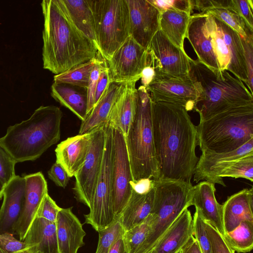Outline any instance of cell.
Returning a JSON list of instances; mask_svg holds the SVG:
<instances>
[{
	"instance_id": "obj_19",
	"label": "cell",
	"mask_w": 253,
	"mask_h": 253,
	"mask_svg": "<svg viewBox=\"0 0 253 253\" xmlns=\"http://www.w3.org/2000/svg\"><path fill=\"white\" fill-rule=\"evenodd\" d=\"M72 209L61 208L57 214L55 224L59 253H78L84 244L85 232Z\"/></svg>"
},
{
	"instance_id": "obj_10",
	"label": "cell",
	"mask_w": 253,
	"mask_h": 253,
	"mask_svg": "<svg viewBox=\"0 0 253 253\" xmlns=\"http://www.w3.org/2000/svg\"><path fill=\"white\" fill-rule=\"evenodd\" d=\"M113 155V127L105 124V141L100 172L89 212L84 215L85 223L97 232L105 229L115 220L112 206V165Z\"/></svg>"
},
{
	"instance_id": "obj_42",
	"label": "cell",
	"mask_w": 253,
	"mask_h": 253,
	"mask_svg": "<svg viewBox=\"0 0 253 253\" xmlns=\"http://www.w3.org/2000/svg\"><path fill=\"white\" fill-rule=\"evenodd\" d=\"M241 37L246 62L248 74L247 86L252 94L253 90V35L246 38Z\"/></svg>"
},
{
	"instance_id": "obj_46",
	"label": "cell",
	"mask_w": 253,
	"mask_h": 253,
	"mask_svg": "<svg viewBox=\"0 0 253 253\" xmlns=\"http://www.w3.org/2000/svg\"><path fill=\"white\" fill-rule=\"evenodd\" d=\"M232 9L253 29V0H232Z\"/></svg>"
},
{
	"instance_id": "obj_16",
	"label": "cell",
	"mask_w": 253,
	"mask_h": 253,
	"mask_svg": "<svg viewBox=\"0 0 253 253\" xmlns=\"http://www.w3.org/2000/svg\"><path fill=\"white\" fill-rule=\"evenodd\" d=\"M129 17V36L147 49L160 29V12L148 0H126Z\"/></svg>"
},
{
	"instance_id": "obj_11",
	"label": "cell",
	"mask_w": 253,
	"mask_h": 253,
	"mask_svg": "<svg viewBox=\"0 0 253 253\" xmlns=\"http://www.w3.org/2000/svg\"><path fill=\"white\" fill-rule=\"evenodd\" d=\"M105 124L91 131V141L85 161L74 176L75 182L73 190L75 197L78 202L89 208L102 165L105 141Z\"/></svg>"
},
{
	"instance_id": "obj_27",
	"label": "cell",
	"mask_w": 253,
	"mask_h": 253,
	"mask_svg": "<svg viewBox=\"0 0 253 253\" xmlns=\"http://www.w3.org/2000/svg\"><path fill=\"white\" fill-rule=\"evenodd\" d=\"M52 97L69 109L82 121L87 116L86 88L68 84L53 82L51 87Z\"/></svg>"
},
{
	"instance_id": "obj_32",
	"label": "cell",
	"mask_w": 253,
	"mask_h": 253,
	"mask_svg": "<svg viewBox=\"0 0 253 253\" xmlns=\"http://www.w3.org/2000/svg\"><path fill=\"white\" fill-rule=\"evenodd\" d=\"M230 248L239 253L251 252L253 248V222H241L232 230L222 235Z\"/></svg>"
},
{
	"instance_id": "obj_37",
	"label": "cell",
	"mask_w": 253,
	"mask_h": 253,
	"mask_svg": "<svg viewBox=\"0 0 253 253\" xmlns=\"http://www.w3.org/2000/svg\"><path fill=\"white\" fill-rule=\"evenodd\" d=\"M98 232L99 239L95 253H108L111 246L124 230L117 219L108 227Z\"/></svg>"
},
{
	"instance_id": "obj_18",
	"label": "cell",
	"mask_w": 253,
	"mask_h": 253,
	"mask_svg": "<svg viewBox=\"0 0 253 253\" xmlns=\"http://www.w3.org/2000/svg\"><path fill=\"white\" fill-rule=\"evenodd\" d=\"M25 191L24 176L16 175L4 187L0 208V234H15L23 210Z\"/></svg>"
},
{
	"instance_id": "obj_47",
	"label": "cell",
	"mask_w": 253,
	"mask_h": 253,
	"mask_svg": "<svg viewBox=\"0 0 253 253\" xmlns=\"http://www.w3.org/2000/svg\"><path fill=\"white\" fill-rule=\"evenodd\" d=\"M48 177L58 186L65 188L70 177L63 166L55 162L47 171Z\"/></svg>"
},
{
	"instance_id": "obj_14",
	"label": "cell",
	"mask_w": 253,
	"mask_h": 253,
	"mask_svg": "<svg viewBox=\"0 0 253 253\" xmlns=\"http://www.w3.org/2000/svg\"><path fill=\"white\" fill-rule=\"evenodd\" d=\"M148 50L129 36L108 61L109 83H125L141 78Z\"/></svg>"
},
{
	"instance_id": "obj_31",
	"label": "cell",
	"mask_w": 253,
	"mask_h": 253,
	"mask_svg": "<svg viewBox=\"0 0 253 253\" xmlns=\"http://www.w3.org/2000/svg\"><path fill=\"white\" fill-rule=\"evenodd\" d=\"M62 0L75 25L97 47L93 17L88 0Z\"/></svg>"
},
{
	"instance_id": "obj_29",
	"label": "cell",
	"mask_w": 253,
	"mask_h": 253,
	"mask_svg": "<svg viewBox=\"0 0 253 253\" xmlns=\"http://www.w3.org/2000/svg\"><path fill=\"white\" fill-rule=\"evenodd\" d=\"M201 152L193 174L194 181L196 183L201 181L204 174L214 166L253 153V138L238 149L230 152L216 153L206 150Z\"/></svg>"
},
{
	"instance_id": "obj_40",
	"label": "cell",
	"mask_w": 253,
	"mask_h": 253,
	"mask_svg": "<svg viewBox=\"0 0 253 253\" xmlns=\"http://www.w3.org/2000/svg\"><path fill=\"white\" fill-rule=\"evenodd\" d=\"M206 230L210 239L212 253H235L228 245L222 235L204 220Z\"/></svg>"
},
{
	"instance_id": "obj_1",
	"label": "cell",
	"mask_w": 253,
	"mask_h": 253,
	"mask_svg": "<svg viewBox=\"0 0 253 253\" xmlns=\"http://www.w3.org/2000/svg\"><path fill=\"white\" fill-rule=\"evenodd\" d=\"M155 148L161 178L191 182L199 158L196 126L176 104L152 101Z\"/></svg>"
},
{
	"instance_id": "obj_45",
	"label": "cell",
	"mask_w": 253,
	"mask_h": 253,
	"mask_svg": "<svg viewBox=\"0 0 253 253\" xmlns=\"http://www.w3.org/2000/svg\"><path fill=\"white\" fill-rule=\"evenodd\" d=\"M192 10L196 9L200 14L214 8H232V0H190Z\"/></svg>"
},
{
	"instance_id": "obj_55",
	"label": "cell",
	"mask_w": 253,
	"mask_h": 253,
	"mask_svg": "<svg viewBox=\"0 0 253 253\" xmlns=\"http://www.w3.org/2000/svg\"><path fill=\"white\" fill-rule=\"evenodd\" d=\"M152 253V251H150L148 252V253Z\"/></svg>"
},
{
	"instance_id": "obj_7",
	"label": "cell",
	"mask_w": 253,
	"mask_h": 253,
	"mask_svg": "<svg viewBox=\"0 0 253 253\" xmlns=\"http://www.w3.org/2000/svg\"><path fill=\"white\" fill-rule=\"evenodd\" d=\"M136 112L125 136L133 181L158 179L160 173L155 148L152 101L146 88L137 89Z\"/></svg>"
},
{
	"instance_id": "obj_8",
	"label": "cell",
	"mask_w": 253,
	"mask_h": 253,
	"mask_svg": "<svg viewBox=\"0 0 253 253\" xmlns=\"http://www.w3.org/2000/svg\"><path fill=\"white\" fill-rule=\"evenodd\" d=\"M154 190L151 212L154 223L148 237L136 253L150 251L181 212L192 206L191 182L160 178L154 179Z\"/></svg>"
},
{
	"instance_id": "obj_41",
	"label": "cell",
	"mask_w": 253,
	"mask_h": 253,
	"mask_svg": "<svg viewBox=\"0 0 253 253\" xmlns=\"http://www.w3.org/2000/svg\"><path fill=\"white\" fill-rule=\"evenodd\" d=\"M161 12L167 10L184 11L191 15L192 12L190 0H148Z\"/></svg>"
},
{
	"instance_id": "obj_48",
	"label": "cell",
	"mask_w": 253,
	"mask_h": 253,
	"mask_svg": "<svg viewBox=\"0 0 253 253\" xmlns=\"http://www.w3.org/2000/svg\"><path fill=\"white\" fill-rule=\"evenodd\" d=\"M109 84L108 69L107 65L104 63L101 66L99 77L97 83L95 94V104L102 96Z\"/></svg>"
},
{
	"instance_id": "obj_5",
	"label": "cell",
	"mask_w": 253,
	"mask_h": 253,
	"mask_svg": "<svg viewBox=\"0 0 253 253\" xmlns=\"http://www.w3.org/2000/svg\"><path fill=\"white\" fill-rule=\"evenodd\" d=\"M62 117L59 107L42 106L28 120L9 126L0 144L16 163L36 160L60 140Z\"/></svg>"
},
{
	"instance_id": "obj_25",
	"label": "cell",
	"mask_w": 253,
	"mask_h": 253,
	"mask_svg": "<svg viewBox=\"0 0 253 253\" xmlns=\"http://www.w3.org/2000/svg\"><path fill=\"white\" fill-rule=\"evenodd\" d=\"M24 241L29 253H59L55 223L36 216Z\"/></svg>"
},
{
	"instance_id": "obj_22",
	"label": "cell",
	"mask_w": 253,
	"mask_h": 253,
	"mask_svg": "<svg viewBox=\"0 0 253 253\" xmlns=\"http://www.w3.org/2000/svg\"><path fill=\"white\" fill-rule=\"evenodd\" d=\"M214 185L207 181H202L193 186L192 204L199 211L203 218L223 235L224 230L222 205L216 200Z\"/></svg>"
},
{
	"instance_id": "obj_36",
	"label": "cell",
	"mask_w": 253,
	"mask_h": 253,
	"mask_svg": "<svg viewBox=\"0 0 253 253\" xmlns=\"http://www.w3.org/2000/svg\"><path fill=\"white\" fill-rule=\"evenodd\" d=\"M223 180V177L243 178L253 181V153L232 161L218 175Z\"/></svg>"
},
{
	"instance_id": "obj_28",
	"label": "cell",
	"mask_w": 253,
	"mask_h": 253,
	"mask_svg": "<svg viewBox=\"0 0 253 253\" xmlns=\"http://www.w3.org/2000/svg\"><path fill=\"white\" fill-rule=\"evenodd\" d=\"M154 187L149 192L140 194L132 190L131 196L117 219L124 231L142 222L151 213L154 198Z\"/></svg>"
},
{
	"instance_id": "obj_12",
	"label": "cell",
	"mask_w": 253,
	"mask_h": 253,
	"mask_svg": "<svg viewBox=\"0 0 253 253\" xmlns=\"http://www.w3.org/2000/svg\"><path fill=\"white\" fill-rule=\"evenodd\" d=\"M113 133L112 206L117 220L131 196L130 182L133 179L125 135L120 130L113 127Z\"/></svg>"
},
{
	"instance_id": "obj_13",
	"label": "cell",
	"mask_w": 253,
	"mask_h": 253,
	"mask_svg": "<svg viewBox=\"0 0 253 253\" xmlns=\"http://www.w3.org/2000/svg\"><path fill=\"white\" fill-rule=\"evenodd\" d=\"M152 102H163L194 110L199 93L189 75L176 77L155 71L154 78L146 87Z\"/></svg>"
},
{
	"instance_id": "obj_43",
	"label": "cell",
	"mask_w": 253,
	"mask_h": 253,
	"mask_svg": "<svg viewBox=\"0 0 253 253\" xmlns=\"http://www.w3.org/2000/svg\"><path fill=\"white\" fill-rule=\"evenodd\" d=\"M61 209L48 193L44 197L36 216L56 223L57 214Z\"/></svg>"
},
{
	"instance_id": "obj_9",
	"label": "cell",
	"mask_w": 253,
	"mask_h": 253,
	"mask_svg": "<svg viewBox=\"0 0 253 253\" xmlns=\"http://www.w3.org/2000/svg\"><path fill=\"white\" fill-rule=\"evenodd\" d=\"M94 19L98 52L107 61L129 36L126 0H87Z\"/></svg>"
},
{
	"instance_id": "obj_54",
	"label": "cell",
	"mask_w": 253,
	"mask_h": 253,
	"mask_svg": "<svg viewBox=\"0 0 253 253\" xmlns=\"http://www.w3.org/2000/svg\"><path fill=\"white\" fill-rule=\"evenodd\" d=\"M176 253H182V250H180V251H179L178 252H177Z\"/></svg>"
},
{
	"instance_id": "obj_30",
	"label": "cell",
	"mask_w": 253,
	"mask_h": 253,
	"mask_svg": "<svg viewBox=\"0 0 253 253\" xmlns=\"http://www.w3.org/2000/svg\"><path fill=\"white\" fill-rule=\"evenodd\" d=\"M191 15L175 10H167L160 14V29L176 46L183 51Z\"/></svg>"
},
{
	"instance_id": "obj_38",
	"label": "cell",
	"mask_w": 253,
	"mask_h": 253,
	"mask_svg": "<svg viewBox=\"0 0 253 253\" xmlns=\"http://www.w3.org/2000/svg\"><path fill=\"white\" fill-rule=\"evenodd\" d=\"M193 235L197 241L202 253H212L211 245L206 230L204 219L196 210L193 218Z\"/></svg>"
},
{
	"instance_id": "obj_35",
	"label": "cell",
	"mask_w": 253,
	"mask_h": 253,
	"mask_svg": "<svg viewBox=\"0 0 253 253\" xmlns=\"http://www.w3.org/2000/svg\"><path fill=\"white\" fill-rule=\"evenodd\" d=\"M204 14L213 16L225 23L243 38L253 35V29L231 8H214L208 10Z\"/></svg>"
},
{
	"instance_id": "obj_50",
	"label": "cell",
	"mask_w": 253,
	"mask_h": 253,
	"mask_svg": "<svg viewBox=\"0 0 253 253\" xmlns=\"http://www.w3.org/2000/svg\"><path fill=\"white\" fill-rule=\"evenodd\" d=\"M132 190L140 194H146L154 187V179L142 178L136 181L130 182Z\"/></svg>"
},
{
	"instance_id": "obj_23",
	"label": "cell",
	"mask_w": 253,
	"mask_h": 253,
	"mask_svg": "<svg viewBox=\"0 0 253 253\" xmlns=\"http://www.w3.org/2000/svg\"><path fill=\"white\" fill-rule=\"evenodd\" d=\"M193 236V217L184 210L151 250L153 253H176Z\"/></svg>"
},
{
	"instance_id": "obj_44",
	"label": "cell",
	"mask_w": 253,
	"mask_h": 253,
	"mask_svg": "<svg viewBox=\"0 0 253 253\" xmlns=\"http://www.w3.org/2000/svg\"><path fill=\"white\" fill-rule=\"evenodd\" d=\"M104 62L102 60L96 64L92 69L87 87V116L90 112L95 105V94L97 83L100 73L102 65Z\"/></svg>"
},
{
	"instance_id": "obj_4",
	"label": "cell",
	"mask_w": 253,
	"mask_h": 253,
	"mask_svg": "<svg viewBox=\"0 0 253 253\" xmlns=\"http://www.w3.org/2000/svg\"><path fill=\"white\" fill-rule=\"evenodd\" d=\"M188 75L198 91L194 111L200 120L253 103V94L243 82L227 70H213L190 58Z\"/></svg>"
},
{
	"instance_id": "obj_24",
	"label": "cell",
	"mask_w": 253,
	"mask_h": 253,
	"mask_svg": "<svg viewBox=\"0 0 253 253\" xmlns=\"http://www.w3.org/2000/svg\"><path fill=\"white\" fill-rule=\"evenodd\" d=\"M253 189H244L229 196L222 205L224 233L235 228L243 221L253 222Z\"/></svg>"
},
{
	"instance_id": "obj_3",
	"label": "cell",
	"mask_w": 253,
	"mask_h": 253,
	"mask_svg": "<svg viewBox=\"0 0 253 253\" xmlns=\"http://www.w3.org/2000/svg\"><path fill=\"white\" fill-rule=\"evenodd\" d=\"M185 38L198 60L216 70H227L246 85L248 74L239 34L209 14L191 15Z\"/></svg>"
},
{
	"instance_id": "obj_6",
	"label": "cell",
	"mask_w": 253,
	"mask_h": 253,
	"mask_svg": "<svg viewBox=\"0 0 253 253\" xmlns=\"http://www.w3.org/2000/svg\"><path fill=\"white\" fill-rule=\"evenodd\" d=\"M196 127L201 151L235 150L253 138V103L200 120Z\"/></svg>"
},
{
	"instance_id": "obj_39",
	"label": "cell",
	"mask_w": 253,
	"mask_h": 253,
	"mask_svg": "<svg viewBox=\"0 0 253 253\" xmlns=\"http://www.w3.org/2000/svg\"><path fill=\"white\" fill-rule=\"evenodd\" d=\"M16 164L11 156L0 144V181L4 187L16 176Z\"/></svg>"
},
{
	"instance_id": "obj_20",
	"label": "cell",
	"mask_w": 253,
	"mask_h": 253,
	"mask_svg": "<svg viewBox=\"0 0 253 253\" xmlns=\"http://www.w3.org/2000/svg\"><path fill=\"white\" fill-rule=\"evenodd\" d=\"M136 81L123 83L110 112L107 123L126 135L136 112L137 89Z\"/></svg>"
},
{
	"instance_id": "obj_52",
	"label": "cell",
	"mask_w": 253,
	"mask_h": 253,
	"mask_svg": "<svg viewBox=\"0 0 253 253\" xmlns=\"http://www.w3.org/2000/svg\"><path fill=\"white\" fill-rule=\"evenodd\" d=\"M108 253H127L123 239V234L113 244Z\"/></svg>"
},
{
	"instance_id": "obj_15",
	"label": "cell",
	"mask_w": 253,
	"mask_h": 253,
	"mask_svg": "<svg viewBox=\"0 0 253 253\" xmlns=\"http://www.w3.org/2000/svg\"><path fill=\"white\" fill-rule=\"evenodd\" d=\"M147 50L155 62V71L176 77L188 75L190 59L185 51L174 45L159 29Z\"/></svg>"
},
{
	"instance_id": "obj_53",
	"label": "cell",
	"mask_w": 253,
	"mask_h": 253,
	"mask_svg": "<svg viewBox=\"0 0 253 253\" xmlns=\"http://www.w3.org/2000/svg\"><path fill=\"white\" fill-rule=\"evenodd\" d=\"M4 187V186L2 185L1 181H0V200L2 199V197L3 196V191Z\"/></svg>"
},
{
	"instance_id": "obj_49",
	"label": "cell",
	"mask_w": 253,
	"mask_h": 253,
	"mask_svg": "<svg viewBox=\"0 0 253 253\" xmlns=\"http://www.w3.org/2000/svg\"><path fill=\"white\" fill-rule=\"evenodd\" d=\"M155 75L154 60L152 55L148 50L147 63L141 75L140 79L142 85L146 88L153 80Z\"/></svg>"
},
{
	"instance_id": "obj_51",
	"label": "cell",
	"mask_w": 253,
	"mask_h": 253,
	"mask_svg": "<svg viewBox=\"0 0 253 253\" xmlns=\"http://www.w3.org/2000/svg\"><path fill=\"white\" fill-rule=\"evenodd\" d=\"M181 250L182 253H202L199 244L193 235L184 245Z\"/></svg>"
},
{
	"instance_id": "obj_21",
	"label": "cell",
	"mask_w": 253,
	"mask_h": 253,
	"mask_svg": "<svg viewBox=\"0 0 253 253\" xmlns=\"http://www.w3.org/2000/svg\"><path fill=\"white\" fill-rule=\"evenodd\" d=\"M91 131L68 137L59 143L55 150L56 162L74 176L83 166L90 145Z\"/></svg>"
},
{
	"instance_id": "obj_33",
	"label": "cell",
	"mask_w": 253,
	"mask_h": 253,
	"mask_svg": "<svg viewBox=\"0 0 253 253\" xmlns=\"http://www.w3.org/2000/svg\"><path fill=\"white\" fill-rule=\"evenodd\" d=\"M97 55L90 61L55 75L54 82L68 84L87 88L92 69L96 64L102 61L97 57Z\"/></svg>"
},
{
	"instance_id": "obj_26",
	"label": "cell",
	"mask_w": 253,
	"mask_h": 253,
	"mask_svg": "<svg viewBox=\"0 0 253 253\" xmlns=\"http://www.w3.org/2000/svg\"><path fill=\"white\" fill-rule=\"evenodd\" d=\"M123 84L109 83L102 96L85 120L82 121L79 134L89 133L107 123L110 112Z\"/></svg>"
},
{
	"instance_id": "obj_17",
	"label": "cell",
	"mask_w": 253,
	"mask_h": 253,
	"mask_svg": "<svg viewBox=\"0 0 253 253\" xmlns=\"http://www.w3.org/2000/svg\"><path fill=\"white\" fill-rule=\"evenodd\" d=\"M25 191L22 213L15 229L20 241H23L45 196L48 194L46 181L41 172L24 176Z\"/></svg>"
},
{
	"instance_id": "obj_34",
	"label": "cell",
	"mask_w": 253,
	"mask_h": 253,
	"mask_svg": "<svg viewBox=\"0 0 253 253\" xmlns=\"http://www.w3.org/2000/svg\"><path fill=\"white\" fill-rule=\"evenodd\" d=\"M154 217L150 213L142 222L124 231L123 239L127 253H136L148 237Z\"/></svg>"
},
{
	"instance_id": "obj_2",
	"label": "cell",
	"mask_w": 253,
	"mask_h": 253,
	"mask_svg": "<svg viewBox=\"0 0 253 253\" xmlns=\"http://www.w3.org/2000/svg\"><path fill=\"white\" fill-rule=\"evenodd\" d=\"M43 66L58 75L93 59L97 46L75 25L62 0H43Z\"/></svg>"
}]
</instances>
